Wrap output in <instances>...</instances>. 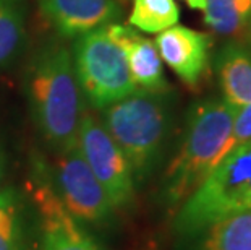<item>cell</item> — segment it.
I'll list each match as a JSON object with an SVG mask.
<instances>
[{
	"label": "cell",
	"instance_id": "obj_1",
	"mask_svg": "<svg viewBox=\"0 0 251 250\" xmlns=\"http://www.w3.org/2000/svg\"><path fill=\"white\" fill-rule=\"evenodd\" d=\"M233 114L235 108L222 98L200 101L190 109L180 146L161 184V200L169 210L177 211L237 146Z\"/></svg>",
	"mask_w": 251,
	"mask_h": 250
},
{
	"label": "cell",
	"instance_id": "obj_2",
	"mask_svg": "<svg viewBox=\"0 0 251 250\" xmlns=\"http://www.w3.org/2000/svg\"><path fill=\"white\" fill-rule=\"evenodd\" d=\"M31 115L46 141L57 153L78 146L83 94L72 52L63 44H49L37 52L26 77Z\"/></svg>",
	"mask_w": 251,
	"mask_h": 250
},
{
	"label": "cell",
	"instance_id": "obj_3",
	"mask_svg": "<svg viewBox=\"0 0 251 250\" xmlns=\"http://www.w3.org/2000/svg\"><path fill=\"white\" fill-rule=\"evenodd\" d=\"M102 125L130 163L136 185L148 180L161 161L170 130L164 94L136 89L102 109Z\"/></svg>",
	"mask_w": 251,
	"mask_h": 250
},
{
	"label": "cell",
	"instance_id": "obj_4",
	"mask_svg": "<svg viewBox=\"0 0 251 250\" xmlns=\"http://www.w3.org/2000/svg\"><path fill=\"white\" fill-rule=\"evenodd\" d=\"M251 211V143L235 146L175 211L174 232L185 239L226 216Z\"/></svg>",
	"mask_w": 251,
	"mask_h": 250
},
{
	"label": "cell",
	"instance_id": "obj_5",
	"mask_svg": "<svg viewBox=\"0 0 251 250\" xmlns=\"http://www.w3.org/2000/svg\"><path fill=\"white\" fill-rule=\"evenodd\" d=\"M72 57L79 89L91 108L102 111L138 89L124 51L109 36L107 26L76 36Z\"/></svg>",
	"mask_w": 251,
	"mask_h": 250
},
{
	"label": "cell",
	"instance_id": "obj_6",
	"mask_svg": "<svg viewBox=\"0 0 251 250\" xmlns=\"http://www.w3.org/2000/svg\"><path fill=\"white\" fill-rule=\"evenodd\" d=\"M49 172L63 206L79 224L102 226L112 220L115 208L78 146L57 153Z\"/></svg>",
	"mask_w": 251,
	"mask_h": 250
},
{
	"label": "cell",
	"instance_id": "obj_7",
	"mask_svg": "<svg viewBox=\"0 0 251 250\" xmlns=\"http://www.w3.org/2000/svg\"><path fill=\"white\" fill-rule=\"evenodd\" d=\"M78 150L102 185L112 206L126 208L133 203L136 182L130 163L102 122L83 112L78 130Z\"/></svg>",
	"mask_w": 251,
	"mask_h": 250
},
{
	"label": "cell",
	"instance_id": "obj_8",
	"mask_svg": "<svg viewBox=\"0 0 251 250\" xmlns=\"http://www.w3.org/2000/svg\"><path fill=\"white\" fill-rule=\"evenodd\" d=\"M29 185L41 216V250H104L63 206L52 184L49 164L41 156L34 158Z\"/></svg>",
	"mask_w": 251,
	"mask_h": 250
},
{
	"label": "cell",
	"instance_id": "obj_9",
	"mask_svg": "<svg viewBox=\"0 0 251 250\" xmlns=\"http://www.w3.org/2000/svg\"><path fill=\"white\" fill-rule=\"evenodd\" d=\"M154 44L162 62L167 63V67L186 86H200L209 67V36L186 26L174 25L161 31Z\"/></svg>",
	"mask_w": 251,
	"mask_h": 250
},
{
	"label": "cell",
	"instance_id": "obj_10",
	"mask_svg": "<svg viewBox=\"0 0 251 250\" xmlns=\"http://www.w3.org/2000/svg\"><path fill=\"white\" fill-rule=\"evenodd\" d=\"M107 33L124 51L128 70L138 89L159 94L169 91V83L164 77L162 58L151 39L141 36L133 26L119 23L107 25Z\"/></svg>",
	"mask_w": 251,
	"mask_h": 250
},
{
	"label": "cell",
	"instance_id": "obj_11",
	"mask_svg": "<svg viewBox=\"0 0 251 250\" xmlns=\"http://www.w3.org/2000/svg\"><path fill=\"white\" fill-rule=\"evenodd\" d=\"M42 15L67 38H76L120 17L115 0H39Z\"/></svg>",
	"mask_w": 251,
	"mask_h": 250
},
{
	"label": "cell",
	"instance_id": "obj_12",
	"mask_svg": "<svg viewBox=\"0 0 251 250\" xmlns=\"http://www.w3.org/2000/svg\"><path fill=\"white\" fill-rule=\"evenodd\" d=\"M178 250H251V211L226 216L178 239Z\"/></svg>",
	"mask_w": 251,
	"mask_h": 250
},
{
	"label": "cell",
	"instance_id": "obj_13",
	"mask_svg": "<svg viewBox=\"0 0 251 250\" xmlns=\"http://www.w3.org/2000/svg\"><path fill=\"white\" fill-rule=\"evenodd\" d=\"M222 94L232 108L251 104V52L240 44L224 46L216 57Z\"/></svg>",
	"mask_w": 251,
	"mask_h": 250
},
{
	"label": "cell",
	"instance_id": "obj_14",
	"mask_svg": "<svg viewBox=\"0 0 251 250\" xmlns=\"http://www.w3.org/2000/svg\"><path fill=\"white\" fill-rule=\"evenodd\" d=\"M204 23L224 38L251 33V0H206Z\"/></svg>",
	"mask_w": 251,
	"mask_h": 250
},
{
	"label": "cell",
	"instance_id": "obj_15",
	"mask_svg": "<svg viewBox=\"0 0 251 250\" xmlns=\"http://www.w3.org/2000/svg\"><path fill=\"white\" fill-rule=\"evenodd\" d=\"M0 250H29L23 200L12 187L0 189Z\"/></svg>",
	"mask_w": 251,
	"mask_h": 250
},
{
	"label": "cell",
	"instance_id": "obj_16",
	"mask_svg": "<svg viewBox=\"0 0 251 250\" xmlns=\"http://www.w3.org/2000/svg\"><path fill=\"white\" fill-rule=\"evenodd\" d=\"M180 10L175 0H133L130 25L144 33H161L177 25Z\"/></svg>",
	"mask_w": 251,
	"mask_h": 250
},
{
	"label": "cell",
	"instance_id": "obj_17",
	"mask_svg": "<svg viewBox=\"0 0 251 250\" xmlns=\"http://www.w3.org/2000/svg\"><path fill=\"white\" fill-rule=\"evenodd\" d=\"M25 38L26 29L21 8L13 0H0V67L18 57Z\"/></svg>",
	"mask_w": 251,
	"mask_h": 250
},
{
	"label": "cell",
	"instance_id": "obj_18",
	"mask_svg": "<svg viewBox=\"0 0 251 250\" xmlns=\"http://www.w3.org/2000/svg\"><path fill=\"white\" fill-rule=\"evenodd\" d=\"M233 137L237 146L245 145V143H251V104L235 108Z\"/></svg>",
	"mask_w": 251,
	"mask_h": 250
},
{
	"label": "cell",
	"instance_id": "obj_19",
	"mask_svg": "<svg viewBox=\"0 0 251 250\" xmlns=\"http://www.w3.org/2000/svg\"><path fill=\"white\" fill-rule=\"evenodd\" d=\"M5 153H3V148L0 145V189H2V184H3V179H5Z\"/></svg>",
	"mask_w": 251,
	"mask_h": 250
},
{
	"label": "cell",
	"instance_id": "obj_20",
	"mask_svg": "<svg viewBox=\"0 0 251 250\" xmlns=\"http://www.w3.org/2000/svg\"><path fill=\"white\" fill-rule=\"evenodd\" d=\"M183 2H186L188 7L196 8V10H202V12H204V8H206V0H183Z\"/></svg>",
	"mask_w": 251,
	"mask_h": 250
}]
</instances>
